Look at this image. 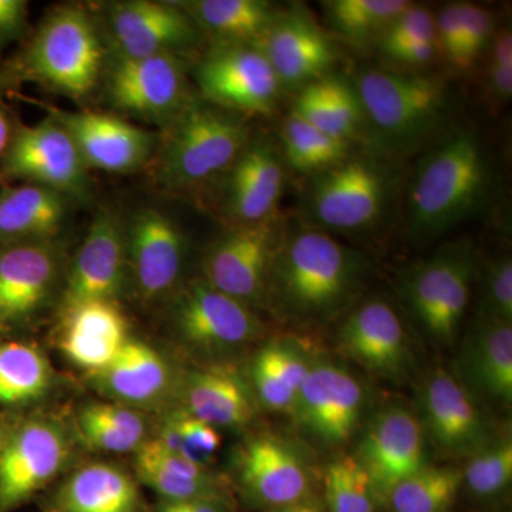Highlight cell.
<instances>
[{
    "mask_svg": "<svg viewBox=\"0 0 512 512\" xmlns=\"http://www.w3.org/2000/svg\"><path fill=\"white\" fill-rule=\"evenodd\" d=\"M158 512H184L180 503H173V501H163Z\"/></svg>",
    "mask_w": 512,
    "mask_h": 512,
    "instance_id": "cell-54",
    "label": "cell"
},
{
    "mask_svg": "<svg viewBox=\"0 0 512 512\" xmlns=\"http://www.w3.org/2000/svg\"><path fill=\"white\" fill-rule=\"evenodd\" d=\"M175 330L187 345L207 352L247 345L261 330L251 308L197 279L184 288L173 308Z\"/></svg>",
    "mask_w": 512,
    "mask_h": 512,
    "instance_id": "cell-13",
    "label": "cell"
},
{
    "mask_svg": "<svg viewBox=\"0 0 512 512\" xmlns=\"http://www.w3.org/2000/svg\"><path fill=\"white\" fill-rule=\"evenodd\" d=\"M111 37L119 56L177 55L194 45L198 28L187 10L175 3L130 0L114 3L109 12Z\"/></svg>",
    "mask_w": 512,
    "mask_h": 512,
    "instance_id": "cell-16",
    "label": "cell"
},
{
    "mask_svg": "<svg viewBox=\"0 0 512 512\" xmlns=\"http://www.w3.org/2000/svg\"><path fill=\"white\" fill-rule=\"evenodd\" d=\"M488 92L495 101L511 99L512 66L488 63Z\"/></svg>",
    "mask_w": 512,
    "mask_h": 512,
    "instance_id": "cell-49",
    "label": "cell"
},
{
    "mask_svg": "<svg viewBox=\"0 0 512 512\" xmlns=\"http://www.w3.org/2000/svg\"><path fill=\"white\" fill-rule=\"evenodd\" d=\"M301 353L286 343H269L254 357L252 386L258 402L274 412L292 410L309 372Z\"/></svg>",
    "mask_w": 512,
    "mask_h": 512,
    "instance_id": "cell-33",
    "label": "cell"
},
{
    "mask_svg": "<svg viewBox=\"0 0 512 512\" xmlns=\"http://www.w3.org/2000/svg\"><path fill=\"white\" fill-rule=\"evenodd\" d=\"M407 0H330L325 3L332 28L348 39L382 36L394 19L412 6Z\"/></svg>",
    "mask_w": 512,
    "mask_h": 512,
    "instance_id": "cell-38",
    "label": "cell"
},
{
    "mask_svg": "<svg viewBox=\"0 0 512 512\" xmlns=\"http://www.w3.org/2000/svg\"><path fill=\"white\" fill-rule=\"evenodd\" d=\"M256 47L274 67L282 86H306L319 80L336 62L329 37L303 15L276 18Z\"/></svg>",
    "mask_w": 512,
    "mask_h": 512,
    "instance_id": "cell-24",
    "label": "cell"
},
{
    "mask_svg": "<svg viewBox=\"0 0 512 512\" xmlns=\"http://www.w3.org/2000/svg\"><path fill=\"white\" fill-rule=\"evenodd\" d=\"M126 245L141 295L156 298L173 288L183 269L185 239L171 218L154 208L137 212Z\"/></svg>",
    "mask_w": 512,
    "mask_h": 512,
    "instance_id": "cell-21",
    "label": "cell"
},
{
    "mask_svg": "<svg viewBox=\"0 0 512 512\" xmlns=\"http://www.w3.org/2000/svg\"><path fill=\"white\" fill-rule=\"evenodd\" d=\"M284 188V165L268 141L248 143L229 168L228 211L239 224L271 218Z\"/></svg>",
    "mask_w": 512,
    "mask_h": 512,
    "instance_id": "cell-25",
    "label": "cell"
},
{
    "mask_svg": "<svg viewBox=\"0 0 512 512\" xmlns=\"http://www.w3.org/2000/svg\"><path fill=\"white\" fill-rule=\"evenodd\" d=\"M133 478L119 467L92 464L77 470L56 498L57 512H138Z\"/></svg>",
    "mask_w": 512,
    "mask_h": 512,
    "instance_id": "cell-31",
    "label": "cell"
},
{
    "mask_svg": "<svg viewBox=\"0 0 512 512\" xmlns=\"http://www.w3.org/2000/svg\"><path fill=\"white\" fill-rule=\"evenodd\" d=\"M356 460L375 487L377 500L387 495L424 463L423 426L403 407H387L377 413L360 441Z\"/></svg>",
    "mask_w": 512,
    "mask_h": 512,
    "instance_id": "cell-15",
    "label": "cell"
},
{
    "mask_svg": "<svg viewBox=\"0 0 512 512\" xmlns=\"http://www.w3.org/2000/svg\"><path fill=\"white\" fill-rule=\"evenodd\" d=\"M67 439L52 421L30 420L8 434L0 456V512H12L66 464Z\"/></svg>",
    "mask_w": 512,
    "mask_h": 512,
    "instance_id": "cell-11",
    "label": "cell"
},
{
    "mask_svg": "<svg viewBox=\"0 0 512 512\" xmlns=\"http://www.w3.org/2000/svg\"><path fill=\"white\" fill-rule=\"evenodd\" d=\"M463 484V473L450 467L424 466L396 485L386 501L393 512H446Z\"/></svg>",
    "mask_w": 512,
    "mask_h": 512,
    "instance_id": "cell-36",
    "label": "cell"
},
{
    "mask_svg": "<svg viewBox=\"0 0 512 512\" xmlns=\"http://www.w3.org/2000/svg\"><path fill=\"white\" fill-rule=\"evenodd\" d=\"M13 133H15V130H13L12 120H10L8 110H6V107L3 106L2 101H0V163H2L6 151H8Z\"/></svg>",
    "mask_w": 512,
    "mask_h": 512,
    "instance_id": "cell-51",
    "label": "cell"
},
{
    "mask_svg": "<svg viewBox=\"0 0 512 512\" xmlns=\"http://www.w3.org/2000/svg\"><path fill=\"white\" fill-rule=\"evenodd\" d=\"M440 52L437 37L430 39L413 40L393 47L383 49V53L394 62L406 64V66H426L433 62L434 57Z\"/></svg>",
    "mask_w": 512,
    "mask_h": 512,
    "instance_id": "cell-48",
    "label": "cell"
},
{
    "mask_svg": "<svg viewBox=\"0 0 512 512\" xmlns=\"http://www.w3.org/2000/svg\"><path fill=\"white\" fill-rule=\"evenodd\" d=\"M52 370L45 355L29 343H0V406L22 407L45 396Z\"/></svg>",
    "mask_w": 512,
    "mask_h": 512,
    "instance_id": "cell-34",
    "label": "cell"
},
{
    "mask_svg": "<svg viewBox=\"0 0 512 512\" xmlns=\"http://www.w3.org/2000/svg\"><path fill=\"white\" fill-rule=\"evenodd\" d=\"M87 170L72 136L53 117L15 130L0 163V174L8 180L40 185L62 195L86 190Z\"/></svg>",
    "mask_w": 512,
    "mask_h": 512,
    "instance_id": "cell-8",
    "label": "cell"
},
{
    "mask_svg": "<svg viewBox=\"0 0 512 512\" xmlns=\"http://www.w3.org/2000/svg\"><path fill=\"white\" fill-rule=\"evenodd\" d=\"M490 62L493 64H505L512 66V36L510 29H503L491 36Z\"/></svg>",
    "mask_w": 512,
    "mask_h": 512,
    "instance_id": "cell-50",
    "label": "cell"
},
{
    "mask_svg": "<svg viewBox=\"0 0 512 512\" xmlns=\"http://www.w3.org/2000/svg\"><path fill=\"white\" fill-rule=\"evenodd\" d=\"M360 275L356 252L325 232L301 229L279 245L268 291L292 318H326L355 295Z\"/></svg>",
    "mask_w": 512,
    "mask_h": 512,
    "instance_id": "cell-1",
    "label": "cell"
},
{
    "mask_svg": "<svg viewBox=\"0 0 512 512\" xmlns=\"http://www.w3.org/2000/svg\"><path fill=\"white\" fill-rule=\"evenodd\" d=\"M107 93L116 109L165 124L191 100L178 55L117 57L107 76Z\"/></svg>",
    "mask_w": 512,
    "mask_h": 512,
    "instance_id": "cell-10",
    "label": "cell"
},
{
    "mask_svg": "<svg viewBox=\"0 0 512 512\" xmlns=\"http://www.w3.org/2000/svg\"><path fill=\"white\" fill-rule=\"evenodd\" d=\"M101 392L121 403L147 404L167 389L170 370L163 356L138 340L128 339L103 369L93 373Z\"/></svg>",
    "mask_w": 512,
    "mask_h": 512,
    "instance_id": "cell-30",
    "label": "cell"
},
{
    "mask_svg": "<svg viewBox=\"0 0 512 512\" xmlns=\"http://www.w3.org/2000/svg\"><path fill=\"white\" fill-rule=\"evenodd\" d=\"M481 318L512 323V262L504 256L488 268L485 276Z\"/></svg>",
    "mask_w": 512,
    "mask_h": 512,
    "instance_id": "cell-43",
    "label": "cell"
},
{
    "mask_svg": "<svg viewBox=\"0 0 512 512\" xmlns=\"http://www.w3.org/2000/svg\"><path fill=\"white\" fill-rule=\"evenodd\" d=\"M6 439H8V434L3 430L2 424H0V456H2L3 447H5Z\"/></svg>",
    "mask_w": 512,
    "mask_h": 512,
    "instance_id": "cell-55",
    "label": "cell"
},
{
    "mask_svg": "<svg viewBox=\"0 0 512 512\" xmlns=\"http://www.w3.org/2000/svg\"><path fill=\"white\" fill-rule=\"evenodd\" d=\"M382 50L413 40L437 37L436 18L429 9L409 6L393 20L382 36Z\"/></svg>",
    "mask_w": 512,
    "mask_h": 512,
    "instance_id": "cell-45",
    "label": "cell"
},
{
    "mask_svg": "<svg viewBox=\"0 0 512 512\" xmlns=\"http://www.w3.org/2000/svg\"><path fill=\"white\" fill-rule=\"evenodd\" d=\"M512 444L511 441L488 444L478 451L467 464L463 483L478 497H493L500 494L511 483Z\"/></svg>",
    "mask_w": 512,
    "mask_h": 512,
    "instance_id": "cell-41",
    "label": "cell"
},
{
    "mask_svg": "<svg viewBox=\"0 0 512 512\" xmlns=\"http://www.w3.org/2000/svg\"><path fill=\"white\" fill-rule=\"evenodd\" d=\"M286 160L301 173H323L346 160L348 141L323 133L291 113L282 131Z\"/></svg>",
    "mask_w": 512,
    "mask_h": 512,
    "instance_id": "cell-37",
    "label": "cell"
},
{
    "mask_svg": "<svg viewBox=\"0 0 512 512\" xmlns=\"http://www.w3.org/2000/svg\"><path fill=\"white\" fill-rule=\"evenodd\" d=\"M77 423L83 440L107 453L138 450L146 436V424L140 414L117 404H89L80 412Z\"/></svg>",
    "mask_w": 512,
    "mask_h": 512,
    "instance_id": "cell-35",
    "label": "cell"
},
{
    "mask_svg": "<svg viewBox=\"0 0 512 512\" xmlns=\"http://www.w3.org/2000/svg\"><path fill=\"white\" fill-rule=\"evenodd\" d=\"M387 192L389 183L382 168L369 160H345L320 174L309 208L322 227L365 228L382 214Z\"/></svg>",
    "mask_w": 512,
    "mask_h": 512,
    "instance_id": "cell-12",
    "label": "cell"
},
{
    "mask_svg": "<svg viewBox=\"0 0 512 512\" xmlns=\"http://www.w3.org/2000/svg\"><path fill=\"white\" fill-rule=\"evenodd\" d=\"M184 397V412L215 429H238L255 417L254 390L234 366L194 370L185 383Z\"/></svg>",
    "mask_w": 512,
    "mask_h": 512,
    "instance_id": "cell-26",
    "label": "cell"
},
{
    "mask_svg": "<svg viewBox=\"0 0 512 512\" xmlns=\"http://www.w3.org/2000/svg\"><path fill=\"white\" fill-rule=\"evenodd\" d=\"M377 495L372 480L355 456H340L326 471L328 512H375Z\"/></svg>",
    "mask_w": 512,
    "mask_h": 512,
    "instance_id": "cell-39",
    "label": "cell"
},
{
    "mask_svg": "<svg viewBox=\"0 0 512 512\" xmlns=\"http://www.w3.org/2000/svg\"><path fill=\"white\" fill-rule=\"evenodd\" d=\"M184 9L220 45L258 46L276 19L272 6L262 0H198Z\"/></svg>",
    "mask_w": 512,
    "mask_h": 512,
    "instance_id": "cell-32",
    "label": "cell"
},
{
    "mask_svg": "<svg viewBox=\"0 0 512 512\" xmlns=\"http://www.w3.org/2000/svg\"><path fill=\"white\" fill-rule=\"evenodd\" d=\"M363 406L365 393L348 370L318 363L309 367L291 412L315 439L339 446L355 434Z\"/></svg>",
    "mask_w": 512,
    "mask_h": 512,
    "instance_id": "cell-14",
    "label": "cell"
},
{
    "mask_svg": "<svg viewBox=\"0 0 512 512\" xmlns=\"http://www.w3.org/2000/svg\"><path fill=\"white\" fill-rule=\"evenodd\" d=\"M430 436L451 456H474L488 446V429L473 396L460 380L437 370L421 390Z\"/></svg>",
    "mask_w": 512,
    "mask_h": 512,
    "instance_id": "cell-19",
    "label": "cell"
},
{
    "mask_svg": "<svg viewBox=\"0 0 512 512\" xmlns=\"http://www.w3.org/2000/svg\"><path fill=\"white\" fill-rule=\"evenodd\" d=\"M490 171L480 141L458 133L421 164L410 187L409 227L421 238L437 237L460 224L483 204Z\"/></svg>",
    "mask_w": 512,
    "mask_h": 512,
    "instance_id": "cell-2",
    "label": "cell"
},
{
    "mask_svg": "<svg viewBox=\"0 0 512 512\" xmlns=\"http://www.w3.org/2000/svg\"><path fill=\"white\" fill-rule=\"evenodd\" d=\"M127 265L126 234L120 221L103 211L94 218L67 276V308L119 295Z\"/></svg>",
    "mask_w": 512,
    "mask_h": 512,
    "instance_id": "cell-18",
    "label": "cell"
},
{
    "mask_svg": "<svg viewBox=\"0 0 512 512\" xmlns=\"http://www.w3.org/2000/svg\"><path fill=\"white\" fill-rule=\"evenodd\" d=\"M315 82L325 101L335 136L348 141L362 121L363 109L359 96L338 79H319Z\"/></svg>",
    "mask_w": 512,
    "mask_h": 512,
    "instance_id": "cell-42",
    "label": "cell"
},
{
    "mask_svg": "<svg viewBox=\"0 0 512 512\" xmlns=\"http://www.w3.org/2000/svg\"><path fill=\"white\" fill-rule=\"evenodd\" d=\"M204 99L232 113L269 114L282 84L261 49L251 45H218L195 70Z\"/></svg>",
    "mask_w": 512,
    "mask_h": 512,
    "instance_id": "cell-7",
    "label": "cell"
},
{
    "mask_svg": "<svg viewBox=\"0 0 512 512\" xmlns=\"http://www.w3.org/2000/svg\"><path fill=\"white\" fill-rule=\"evenodd\" d=\"M157 157V178L170 188L204 183L229 170L249 143L241 116L190 100L170 123Z\"/></svg>",
    "mask_w": 512,
    "mask_h": 512,
    "instance_id": "cell-3",
    "label": "cell"
},
{
    "mask_svg": "<svg viewBox=\"0 0 512 512\" xmlns=\"http://www.w3.org/2000/svg\"><path fill=\"white\" fill-rule=\"evenodd\" d=\"M476 272L473 247L453 244L417 265L403 282L413 315L431 339L451 345L470 302Z\"/></svg>",
    "mask_w": 512,
    "mask_h": 512,
    "instance_id": "cell-5",
    "label": "cell"
},
{
    "mask_svg": "<svg viewBox=\"0 0 512 512\" xmlns=\"http://www.w3.org/2000/svg\"><path fill=\"white\" fill-rule=\"evenodd\" d=\"M274 512H325L322 504L313 498L305 497L296 503L285 505V507L275 508Z\"/></svg>",
    "mask_w": 512,
    "mask_h": 512,
    "instance_id": "cell-53",
    "label": "cell"
},
{
    "mask_svg": "<svg viewBox=\"0 0 512 512\" xmlns=\"http://www.w3.org/2000/svg\"><path fill=\"white\" fill-rule=\"evenodd\" d=\"M184 512H222L220 500L201 498V500L184 501L180 503Z\"/></svg>",
    "mask_w": 512,
    "mask_h": 512,
    "instance_id": "cell-52",
    "label": "cell"
},
{
    "mask_svg": "<svg viewBox=\"0 0 512 512\" xmlns=\"http://www.w3.org/2000/svg\"><path fill=\"white\" fill-rule=\"evenodd\" d=\"M127 322L113 302L80 303L67 308L60 348L74 365L97 372L126 345Z\"/></svg>",
    "mask_w": 512,
    "mask_h": 512,
    "instance_id": "cell-27",
    "label": "cell"
},
{
    "mask_svg": "<svg viewBox=\"0 0 512 512\" xmlns=\"http://www.w3.org/2000/svg\"><path fill=\"white\" fill-rule=\"evenodd\" d=\"M357 90L363 111L393 143L407 144L423 137L446 110V90L434 77L367 70Z\"/></svg>",
    "mask_w": 512,
    "mask_h": 512,
    "instance_id": "cell-6",
    "label": "cell"
},
{
    "mask_svg": "<svg viewBox=\"0 0 512 512\" xmlns=\"http://www.w3.org/2000/svg\"><path fill=\"white\" fill-rule=\"evenodd\" d=\"M103 49L92 18L67 6L50 13L20 57V76L32 77L56 92L83 97L99 82Z\"/></svg>",
    "mask_w": 512,
    "mask_h": 512,
    "instance_id": "cell-4",
    "label": "cell"
},
{
    "mask_svg": "<svg viewBox=\"0 0 512 512\" xmlns=\"http://www.w3.org/2000/svg\"><path fill=\"white\" fill-rule=\"evenodd\" d=\"M339 343L357 365L379 376H400L409 363L402 320L383 301L366 302L350 313L340 328Z\"/></svg>",
    "mask_w": 512,
    "mask_h": 512,
    "instance_id": "cell-23",
    "label": "cell"
},
{
    "mask_svg": "<svg viewBox=\"0 0 512 512\" xmlns=\"http://www.w3.org/2000/svg\"><path fill=\"white\" fill-rule=\"evenodd\" d=\"M156 440L168 450L181 454L202 467H205L221 446L218 430L187 412L173 413L167 417Z\"/></svg>",
    "mask_w": 512,
    "mask_h": 512,
    "instance_id": "cell-40",
    "label": "cell"
},
{
    "mask_svg": "<svg viewBox=\"0 0 512 512\" xmlns=\"http://www.w3.org/2000/svg\"><path fill=\"white\" fill-rule=\"evenodd\" d=\"M463 20V47H461V69H470L490 43L493 36V19L490 13L473 3H461Z\"/></svg>",
    "mask_w": 512,
    "mask_h": 512,
    "instance_id": "cell-44",
    "label": "cell"
},
{
    "mask_svg": "<svg viewBox=\"0 0 512 512\" xmlns=\"http://www.w3.org/2000/svg\"><path fill=\"white\" fill-rule=\"evenodd\" d=\"M28 25V2L0 0V62L3 53L19 40Z\"/></svg>",
    "mask_w": 512,
    "mask_h": 512,
    "instance_id": "cell-47",
    "label": "cell"
},
{
    "mask_svg": "<svg viewBox=\"0 0 512 512\" xmlns=\"http://www.w3.org/2000/svg\"><path fill=\"white\" fill-rule=\"evenodd\" d=\"M461 373L471 396L510 406L512 400V323L478 316L460 359Z\"/></svg>",
    "mask_w": 512,
    "mask_h": 512,
    "instance_id": "cell-28",
    "label": "cell"
},
{
    "mask_svg": "<svg viewBox=\"0 0 512 512\" xmlns=\"http://www.w3.org/2000/svg\"><path fill=\"white\" fill-rule=\"evenodd\" d=\"M238 478L245 497L262 507L275 510L308 497L305 464L288 444L276 437H254L242 447Z\"/></svg>",
    "mask_w": 512,
    "mask_h": 512,
    "instance_id": "cell-20",
    "label": "cell"
},
{
    "mask_svg": "<svg viewBox=\"0 0 512 512\" xmlns=\"http://www.w3.org/2000/svg\"><path fill=\"white\" fill-rule=\"evenodd\" d=\"M278 231L272 218L239 224L210 248L204 259V281L252 309L268 291Z\"/></svg>",
    "mask_w": 512,
    "mask_h": 512,
    "instance_id": "cell-9",
    "label": "cell"
},
{
    "mask_svg": "<svg viewBox=\"0 0 512 512\" xmlns=\"http://www.w3.org/2000/svg\"><path fill=\"white\" fill-rule=\"evenodd\" d=\"M437 42L440 52L448 62L461 69V47H463V20L461 3H450L441 10L436 19Z\"/></svg>",
    "mask_w": 512,
    "mask_h": 512,
    "instance_id": "cell-46",
    "label": "cell"
},
{
    "mask_svg": "<svg viewBox=\"0 0 512 512\" xmlns=\"http://www.w3.org/2000/svg\"><path fill=\"white\" fill-rule=\"evenodd\" d=\"M56 256L45 242L0 245V330L32 318L56 279Z\"/></svg>",
    "mask_w": 512,
    "mask_h": 512,
    "instance_id": "cell-22",
    "label": "cell"
},
{
    "mask_svg": "<svg viewBox=\"0 0 512 512\" xmlns=\"http://www.w3.org/2000/svg\"><path fill=\"white\" fill-rule=\"evenodd\" d=\"M66 202L59 192L35 184L0 190V245L45 242L66 220Z\"/></svg>",
    "mask_w": 512,
    "mask_h": 512,
    "instance_id": "cell-29",
    "label": "cell"
},
{
    "mask_svg": "<svg viewBox=\"0 0 512 512\" xmlns=\"http://www.w3.org/2000/svg\"><path fill=\"white\" fill-rule=\"evenodd\" d=\"M53 119L72 136L87 168L131 173L147 164L156 148L154 134L113 114L57 111Z\"/></svg>",
    "mask_w": 512,
    "mask_h": 512,
    "instance_id": "cell-17",
    "label": "cell"
}]
</instances>
